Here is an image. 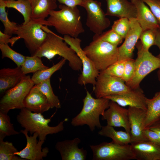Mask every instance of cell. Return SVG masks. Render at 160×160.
<instances>
[{"label":"cell","instance_id":"cell-1","mask_svg":"<svg viewBox=\"0 0 160 160\" xmlns=\"http://www.w3.org/2000/svg\"><path fill=\"white\" fill-rule=\"evenodd\" d=\"M58 7L60 10L51 11L48 18L44 21V25L53 26L58 33L73 38H77L84 32L77 7H72L61 4Z\"/></svg>","mask_w":160,"mask_h":160},{"label":"cell","instance_id":"cell-2","mask_svg":"<svg viewBox=\"0 0 160 160\" xmlns=\"http://www.w3.org/2000/svg\"><path fill=\"white\" fill-rule=\"evenodd\" d=\"M47 27L43 28L47 32L46 38L34 55L44 57L50 60L58 55L68 61L69 65L72 70L81 72L82 63L74 51L68 46L63 38L55 33Z\"/></svg>","mask_w":160,"mask_h":160},{"label":"cell","instance_id":"cell-3","mask_svg":"<svg viewBox=\"0 0 160 160\" xmlns=\"http://www.w3.org/2000/svg\"><path fill=\"white\" fill-rule=\"evenodd\" d=\"M110 100L104 98H95L87 91L83 100V105L80 112L73 118L72 125L74 127L87 125L90 130L94 131L96 127L101 129L102 126L100 116L103 115L109 107Z\"/></svg>","mask_w":160,"mask_h":160},{"label":"cell","instance_id":"cell-4","mask_svg":"<svg viewBox=\"0 0 160 160\" xmlns=\"http://www.w3.org/2000/svg\"><path fill=\"white\" fill-rule=\"evenodd\" d=\"M17 116L18 122L22 127L29 132L31 135L35 132L38 134L39 140L45 141L47 136L57 133L64 129V123L68 121L65 118L58 124L51 127L48 124L51 119H45L41 113H33L25 108L21 109Z\"/></svg>","mask_w":160,"mask_h":160},{"label":"cell","instance_id":"cell-5","mask_svg":"<svg viewBox=\"0 0 160 160\" xmlns=\"http://www.w3.org/2000/svg\"><path fill=\"white\" fill-rule=\"evenodd\" d=\"M83 50L100 72L118 60V47L102 40L98 35L95 34L92 41Z\"/></svg>","mask_w":160,"mask_h":160},{"label":"cell","instance_id":"cell-6","mask_svg":"<svg viewBox=\"0 0 160 160\" xmlns=\"http://www.w3.org/2000/svg\"><path fill=\"white\" fill-rule=\"evenodd\" d=\"M137 57L135 60L134 73L126 84L131 89H137L143 79L148 74L160 68V59L143 48L140 42L137 43Z\"/></svg>","mask_w":160,"mask_h":160},{"label":"cell","instance_id":"cell-7","mask_svg":"<svg viewBox=\"0 0 160 160\" xmlns=\"http://www.w3.org/2000/svg\"><path fill=\"white\" fill-rule=\"evenodd\" d=\"M44 20L31 19L26 24L18 25L16 39H24L31 56L35 54L46 38L47 32L42 28Z\"/></svg>","mask_w":160,"mask_h":160},{"label":"cell","instance_id":"cell-8","mask_svg":"<svg viewBox=\"0 0 160 160\" xmlns=\"http://www.w3.org/2000/svg\"><path fill=\"white\" fill-rule=\"evenodd\" d=\"M35 85L30 76L25 75L17 85L4 94L0 101V112L7 114L11 110L25 108L24 100Z\"/></svg>","mask_w":160,"mask_h":160},{"label":"cell","instance_id":"cell-9","mask_svg":"<svg viewBox=\"0 0 160 160\" xmlns=\"http://www.w3.org/2000/svg\"><path fill=\"white\" fill-rule=\"evenodd\" d=\"M90 147L93 153V160L135 159L130 144L122 145L112 141L90 145Z\"/></svg>","mask_w":160,"mask_h":160},{"label":"cell","instance_id":"cell-10","mask_svg":"<svg viewBox=\"0 0 160 160\" xmlns=\"http://www.w3.org/2000/svg\"><path fill=\"white\" fill-rule=\"evenodd\" d=\"M64 40L73 49L80 59L82 64L81 73L78 79V83L81 85L92 84L94 87L96 78L100 73L81 48V40L69 36H64Z\"/></svg>","mask_w":160,"mask_h":160},{"label":"cell","instance_id":"cell-11","mask_svg":"<svg viewBox=\"0 0 160 160\" xmlns=\"http://www.w3.org/2000/svg\"><path fill=\"white\" fill-rule=\"evenodd\" d=\"M131 89L121 78L110 75L103 71L100 72L93 87V91L97 98L121 94Z\"/></svg>","mask_w":160,"mask_h":160},{"label":"cell","instance_id":"cell-12","mask_svg":"<svg viewBox=\"0 0 160 160\" xmlns=\"http://www.w3.org/2000/svg\"><path fill=\"white\" fill-rule=\"evenodd\" d=\"M87 13L86 25L95 34L100 35L110 25V21L96 0H87L83 7Z\"/></svg>","mask_w":160,"mask_h":160},{"label":"cell","instance_id":"cell-13","mask_svg":"<svg viewBox=\"0 0 160 160\" xmlns=\"http://www.w3.org/2000/svg\"><path fill=\"white\" fill-rule=\"evenodd\" d=\"M20 132L23 134L26 137L27 143L25 147L22 150L15 153L25 160H41L47 156L49 152L48 148L45 147L43 148L42 146L45 141L37 140L38 134L35 132L33 135L29 136L28 132L25 129L21 130Z\"/></svg>","mask_w":160,"mask_h":160},{"label":"cell","instance_id":"cell-14","mask_svg":"<svg viewBox=\"0 0 160 160\" xmlns=\"http://www.w3.org/2000/svg\"><path fill=\"white\" fill-rule=\"evenodd\" d=\"M102 119L107 121V125L113 127H122L126 131L130 133L128 109L123 108L116 102L110 100L109 107L102 116Z\"/></svg>","mask_w":160,"mask_h":160},{"label":"cell","instance_id":"cell-15","mask_svg":"<svg viewBox=\"0 0 160 160\" xmlns=\"http://www.w3.org/2000/svg\"><path fill=\"white\" fill-rule=\"evenodd\" d=\"M130 28L123 44L118 47V60L132 58L135 47L143 30L136 18L129 19Z\"/></svg>","mask_w":160,"mask_h":160},{"label":"cell","instance_id":"cell-16","mask_svg":"<svg viewBox=\"0 0 160 160\" xmlns=\"http://www.w3.org/2000/svg\"><path fill=\"white\" fill-rule=\"evenodd\" d=\"M142 90L140 87L119 94L112 95L104 98L114 101L123 107L127 106L146 110V98Z\"/></svg>","mask_w":160,"mask_h":160},{"label":"cell","instance_id":"cell-17","mask_svg":"<svg viewBox=\"0 0 160 160\" xmlns=\"http://www.w3.org/2000/svg\"><path fill=\"white\" fill-rule=\"evenodd\" d=\"M81 142L78 137L58 141L55 148L60 153L62 160H85L87 152L83 148H79L78 145Z\"/></svg>","mask_w":160,"mask_h":160},{"label":"cell","instance_id":"cell-18","mask_svg":"<svg viewBox=\"0 0 160 160\" xmlns=\"http://www.w3.org/2000/svg\"><path fill=\"white\" fill-rule=\"evenodd\" d=\"M127 109L130 126L131 142L147 141L143 132L144 128L146 111L140 108L131 106H128Z\"/></svg>","mask_w":160,"mask_h":160},{"label":"cell","instance_id":"cell-19","mask_svg":"<svg viewBox=\"0 0 160 160\" xmlns=\"http://www.w3.org/2000/svg\"><path fill=\"white\" fill-rule=\"evenodd\" d=\"M107 4L106 15L119 18L127 17L129 19L137 18L135 5L128 0H105Z\"/></svg>","mask_w":160,"mask_h":160},{"label":"cell","instance_id":"cell-20","mask_svg":"<svg viewBox=\"0 0 160 160\" xmlns=\"http://www.w3.org/2000/svg\"><path fill=\"white\" fill-rule=\"evenodd\" d=\"M132 151L137 160H160V146L148 141L132 142Z\"/></svg>","mask_w":160,"mask_h":160},{"label":"cell","instance_id":"cell-21","mask_svg":"<svg viewBox=\"0 0 160 160\" xmlns=\"http://www.w3.org/2000/svg\"><path fill=\"white\" fill-rule=\"evenodd\" d=\"M24 103L25 108L36 113L42 114L51 108L46 96L35 85L25 97Z\"/></svg>","mask_w":160,"mask_h":160},{"label":"cell","instance_id":"cell-22","mask_svg":"<svg viewBox=\"0 0 160 160\" xmlns=\"http://www.w3.org/2000/svg\"><path fill=\"white\" fill-rule=\"evenodd\" d=\"M135 6L137 19L143 31L159 29L158 22L150 8L142 0H131Z\"/></svg>","mask_w":160,"mask_h":160},{"label":"cell","instance_id":"cell-23","mask_svg":"<svg viewBox=\"0 0 160 160\" xmlns=\"http://www.w3.org/2000/svg\"><path fill=\"white\" fill-rule=\"evenodd\" d=\"M25 75L21 67L1 69L0 70L1 94H4L7 91L17 85Z\"/></svg>","mask_w":160,"mask_h":160},{"label":"cell","instance_id":"cell-24","mask_svg":"<svg viewBox=\"0 0 160 160\" xmlns=\"http://www.w3.org/2000/svg\"><path fill=\"white\" fill-rule=\"evenodd\" d=\"M32 9L31 18L35 20H45L51 11L57 7L56 1L53 0H28Z\"/></svg>","mask_w":160,"mask_h":160},{"label":"cell","instance_id":"cell-25","mask_svg":"<svg viewBox=\"0 0 160 160\" xmlns=\"http://www.w3.org/2000/svg\"><path fill=\"white\" fill-rule=\"evenodd\" d=\"M146 104L144 128L149 127L160 119V91L151 99L146 97Z\"/></svg>","mask_w":160,"mask_h":160},{"label":"cell","instance_id":"cell-26","mask_svg":"<svg viewBox=\"0 0 160 160\" xmlns=\"http://www.w3.org/2000/svg\"><path fill=\"white\" fill-rule=\"evenodd\" d=\"M98 134L101 136L111 138L112 141L119 144L128 145L131 142L130 133L126 131H117L113 127L108 125L102 126Z\"/></svg>","mask_w":160,"mask_h":160},{"label":"cell","instance_id":"cell-27","mask_svg":"<svg viewBox=\"0 0 160 160\" xmlns=\"http://www.w3.org/2000/svg\"><path fill=\"white\" fill-rule=\"evenodd\" d=\"M4 1L6 7L15 9L23 15L24 22L23 24H26L31 19L32 9L28 0H11Z\"/></svg>","mask_w":160,"mask_h":160},{"label":"cell","instance_id":"cell-28","mask_svg":"<svg viewBox=\"0 0 160 160\" xmlns=\"http://www.w3.org/2000/svg\"><path fill=\"white\" fill-rule=\"evenodd\" d=\"M41 58L36 55L26 56L25 60L21 67L23 73L25 75L28 73H34L49 68L43 64Z\"/></svg>","mask_w":160,"mask_h":160},{"label":"cell","instance_id":"cell-29","mask_svg":"<svg viewBox=\"0 0 160 160\" xmlns=\"http://www.w3.org/2000/svg\"><path fill=\"white\" fill-rule=\"evenodd\" d=\"M35 86L46 96L51 108H59L61 106L58 97L54 93L51 84L50 79L43 81Z\"/></svg>","mask_w":160,"mask_h":160},{"label":"cell","instance_id":"cell-30","mask_svg":"<svg viewBox=\"0 0 160 160\" xmlns=\"http://www.w3.org/2000/svg\"><path fill=\"white\" fill-rule=\"evenodd\" d=\"M66 60L65 59L63 58L52 67L34 73L31 78L35 84H37L43 81L50 79L51 76L55 72L60 70L62 67Z\"/></svg>","mask_w":160,"mask_h":160},{"label":"cell","instance_id":"cell-31","mask_svg":"<svg viewBox=\"0 0 160 160\" xmlns=\"http://www.w3.org/2000/svg\"><path fill=\"white\" fill-rule=\"evenodd\" d=\"M6 7L4 1L0 0V20L4 28V33L12 36L13 34H16L18 25L9 20L6 11Z\"/></svg>","mask_w":160,"mask_h":160},{"label":"cell","instance_id":"cell-32","mask_svg":"<svg viewBox=\"0 0 160 160\" xmlns=\"http://www.w3.org/2000/svg\"><path fill=\"white\" fill-rule=\"evenodd\" d=\"M18 151L12 143L0 139V160H25L15 155Z\"/></svg>","mask_w":160,"mask_h":160},{"label":"cell","instance_id":"cell-33","mask_svg":"<svg viewBox=\"0 0 160 160\" xmlns=\"http://www.w3.org/2000/svg\"><path fill=\"white\" fill-rule=\"evenodd\" d=\"M15 131L7 114L0 112V139H3L7 136L18 134Z\"/></svg>","mask_w":160,"mask_h":160},{"label":"cell","instance_id":"cell-34","mask_svg":"<svg viewBox=\"0 0 160 160\" xmlns=\"http://www.w3.org/2000/svg\"><path fill=\"white\" fill-rule=\"evenodd\" d=\"M2 58L7 57L13 61L18 67H21L26 57L22 54L12 49L8 44H0Z\"/></svg>","mask_w":160,"mask_h":160},{"label":"cell","instance_id":"cell-35","mask_svg":"<svg viewBox=\"0 0 160 160\" xmlns=\"http://www.w3.org/2000/svg\"><path fill=\"white\" fill-rule=\"evenodd\" d=\"M158 29H148L143 31L139 39L144 49L149 51L150 47L155 45L156 32Z\"/></svg>","mask_w":160,"mask_h":160},{"label":"cell","instance_id":"cell-36","mask_svg":"<svg viewBox=\"0 0 160 160\" xmlns=\"http://www.w3.org/2000/svg\"><path fill=\"white\" fill-rule=\"evenodd\" d=\"M130 28L129 19L126 17L120 18L113 22L111 29L125 39Z\"/></svg>","mask_w":160,"mask_h":160},{"label":"cell","instance_id":"cell-37","mask_svg":"<svg viewBox=\"0 0 160 160\" xmlns=\"http://www.w3.org/2000/svg\"><path fill=\"white\" fill-rule=\"evenodd\" d=\"M125 60H118L102 71L111 76L121 78L123 76Z\"/></svg>","mask_w":160,"mask_h":160},{"label":"cell","instance_id":"cell-38","mask_svg":"<svg viewBox=\"0 0 160 160\" xmlns=\"http://www.w3.org/2000/svg\"><path fill=\"white\" fill-rule=\"evenodd\" d=\"M99 36L102 40L117 47L122 42L124 39L111 29L103 32Z\"/></svg>","mask_w":160,"mask_h":160},{"label":"cell","instance_id":"cell-39","mask_svg":"<svg viewBox=\"0 0 160 160\" xmlns=\"http://www.w3.org/2000/svg\"><path fill=\"white\" fill-rule=\"evenodd\" d=\"M135 60L132 58L125 60L123 76L122 79L125 83L128 82L133 76L135 70Z\"/></svg>","mask_w":160,"mask_h":160},{"label":"cell","instance_id":"cell-40","mask_svg":"<svg viewBox=\"0 0 160 160\" xmlns=\"http://www.w3.org/2000/svg\"><path fill=\"white\" fill-rule=\"evenodd\" d=\"M147 4L156 18L160 30V0H142Z\"/></svg>","mask_w":160,"mask_h":160},{"label":"cell","instance_id":"cell-41","mask_svg":"<svg viewBox=\"0 0 160 160\" xmlns=\"http://www.w3.org/2000/svg\"><path fill=\"white\" fill-rule=\"evenodd\" d=\"M143 132L147 141L160 146V138L156 132L148 128H145Z\"/></svg>","mask_w":160,"mask_h":160},{"label":"cell","instance_id":"cell-42","mask_svg":"<svg viewBox=\"0 0 160 160\" xmlns=\"http://www.w3.org/2000/svg\"><path fill=\"white\" fill-rule=\"evenodd\" d=\"M59 2L70 7H75L77 6H84L87 0H57Z\"/></svg>","mask_w":160,"mask_h":160},{"label":"cell","instance_id":"cell-43","mask_svg":"<svg viewBox=\"0 0 160 160\" xmlns=\"http://www.w3.org/2000/svg\"><path fill=\"white\" fill-rule=\"evenodd\" d=\"M11 36L2 33L0 31V44H8L12 43V39Z\"/></svg>","mask_w":160,"mask_h":160},{"label":"cell","instance_id":"cell-44","mask_svg":"<svg viewBox=\"0 0 160 160\" xmlns=\"http://www.w3.org/2000/svg\"><path fill=\"white\" fill-rule=\"evenodd\" d=\"M148 128L156 132L160 138V120L158 121Z\"/></svg>","mask_w":160,"mask_h":160},{"label":"cell","instance_id":"cell-45","mask_svg":"<svg viewBox=\"0 0 160 160\" xmlns=\"http://www.w3.org/2000/svg\"><path fill=\"white\" fill-rule=\"evenodd\" d=\"M155 45H156L159 49V53L157 57L160 59V30L159 29L157 30L156 32Z\"/></svg>","mask_w":160,"mask_h":160},{"label":"cell","instance_id":"cell-46","mask_svg":"<svg viewBox=\"0 0 160 160\" xmlns=\"http://www.w3.org/2000/svg\"><path fill=\"white\" fill-rule=\"evenodd\" d=\"M157 76L159 81L160 83V68H159V70L157 71Z\"/></svg>","mask_w":160,"mask_h":160},{"label":"cell","instance_id":"cell-47","mask_svg":"<svg viewBox=\"0 0 160 160\" xmlns=\"http://www.w3.org/2000/svg\"><path fill=\"white\" fill-rule=\"evenodd\" d=\"M5 1H9V0H4Z\"/></svg>","mask_w":160,"mask_h":160},{"label":"cell","instance_id":"cell-48","mask_svg":"<svg viewBox=\"0 0 160 160\" xmlns=\"http://www.w3.org/2000/svg\"><path fill=\"white\" fill-rule=\"evenodd\" d=\"M53 0L56 1L57 0Z\"/></svg>","mask_w":160,"mask_h":160},{"label":"cell","instance_id":"cell-49","mask_svg":"<svg viewBox=\"0 0 160 160\" xmlns=\"http://www.w3.org/2000/svg\"><path fill=\"white\" fill-rule=\"evenodd\" d=\"M159 120H160V119Z\"/></svg>","mask_w":160,"mask_h":160},{"label":"cell","instance_id":"cell-50","mask_svg":"<svg viewBox=\"0 0 160 160\" xmlns=\"http://www.w3.org/2000/svg\"></svg>","mask_w":160,"mask_h":160}]
</instances>
